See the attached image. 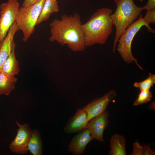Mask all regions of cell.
<instances>
[{
    "label": "cell",
    "mask_w": 155,
    "mask_h": 155,
    "mask_svg": "<svg viewBox=\"0 0 155 155\" xmlns=\"http://www.w3.org/2000/svg\"><path fill=\"white\" fill-rule=\"evenodd\" d=\"M17 79L0 72V95H9L14 89Z\"/></svg>",
    "instance_id": "e0dca14e"
},
{
    "label": "cell",
    "mask_w": 155,
    "mask_h": 155,
    "mask_svg": "<svg viewBox=\"0 0 155 155\" xmlns=\"http://www.w3.org/2000/svg\"><path fill=\"white\" fill-rule=\"evenodd\" d=\"M59 11L57 0H45L36 24V25L42 22L48 20L52 14Z\"/></svg>",
    "instance_id": "9a60e30c"
},
{
    "label": "cell",
    "mask_w": 155,
    "mask_h": 155,
    "mask_svg": "<svg viewBox=\"0 0 155 155\" xmlns=\"http://www.w3.org/2000/svg\"><path fill=\"white\" fill-rule=\"evenodd\" d=\"M116 96L114 90H111L102 97L95 99L82 108L87 113L88 121L105 111L111 101Z\"/></svg>",
    "instance_id": "ba28073f"
},
{
    "label": "cell",
    "mask_w": 155,
    "mask_h": 155,
    "mask_svg": "<svg viewBox=\"0 0 155 155\" xmlns=\"http://www.w3.org/2000/svg\"><path fill=\"white\" fill-rule=\"evenodd\" d=\"M1 42L0 40V48L1 46Z\"/></svg>",
    "instance_id": "cb8c5ba5"
},
{
    "label": "cell",
    "mask_w": 155,
    "mask_h": 155,
    "mask_svg": "<svg viewBox=\"0 0 155 155\" xmlns=\"http://www.w3.org/2000/svg\"><path fill=\"white\" fill-rule=\"evenodd\" d=\"M16 123L19 128L15 137L9 145L10 150L16 154H27L28 151L27 146L32 131L27 123L20 125L17 121Z\"/></svg>",
    "instance_id": "52a82bcc"
},
{
    "label": "cell",
    "mask_w": 155,
    "mask_h": 155,
    "mask_svg": "<svg viewBox=\"0 0 155 155\" xmlns=\"http://www.w3.org/2000/svg\"><path fill=\"white\" fill-rule=\"evenodd\" d=\"M93 139L86 128L72 138L68 145V150L74 155L82 154L88 144Z\"/></svg>",
    "instance_id": "8fae6325"
},
{
    "label": "cell",
    "mask_w": 155,
    "mask_h": 155,
    "mask_svg": "<svg viewBox=\"0 0 155 155\" xmlns=\"http://www.w3.org/2000/svg\"><path fill=\"white\" fill-rule=\"evenodd\" d=\"M18 0H7L0 4V40L2 42L15 22L19 8Z\"/></svg>",
    "instance_id": "8992f818"
},
{
    "label": "cell",
    "mask_w": 155,
    "mask_h": 155,
    "mask_svg": "<svg viewBox=\"0 0 155 155\" xmlns=\"http://www.w3.org/2000/svg\"><path fill=\"white\" fill-rule=\"evenodd\" d=\"M80 15L77 13L62 15L60 19H54L49 24L50 41L65 44L72 51H82L85 48Z\"/></svg>",
    "instance_id": "6da1fadb"
},
{
    "label": "cell",
    "mask_w": 155,
    "mask_h": 155,
    "mask_svg": "<svg viewBox=\"0 0 155 155\" xmlns=\"http://www.w3.org/2000/svg\"><path fill=\"white\" fill-rule=\"evenodd\" d=\"M116 5L115 12L111 15L112 23L116 28L113 51L115 49L121 35L128 27L139 18L143 10L142 6L139 7L133 0H114Z\"/></svg>",
    "instance_id": "3957f363"
},
{
    "label": "cell",
    "mask_w": 155,
    "mask_h": 155,
    "mask_svg": "<svg viewBox=\"0 0 155 155\" xmlns=\"http://www.w3.org/2000/svg\"><path fill=\"white\" fill-rule=\"evenodd\" d=\"M140 1H143L144 0H139Z\"/></svg>",
    "instance_id": "d4e9b609"
},
{
    "label": "cell",
    "mask_w": 155,
    "mask_h": 155,
    "mask_svg": "<svg viewBox=\"0 0 155 155\" xmlns=\"http://www.w3.org/2000/svg\"><path fill=\"white\" fill-rule=\"evenodd\" d=\"M42 146L40 133L35 129L32 131L27 146L28 150L33 155H42Z\"/></svg>",
    "instance_id": "2e32d148"
},
{
    "label": "cell",
    "mask_w": 155,
    "mask_h": 155,
    "mask_svg": "<svg viewBox=\"0 0 155 155\" xmlns=\"http://www.w3.org/2000/svg\"><path fill=\"white\" fill-rule=\"evenodd\" d=\"M88 121L86 112L83 109L78 108L65 125L64 132L67 134L81 132L86 128Z\"/></svg>",
    "instance_id": "30bf717a"
},
{
    "label": "cell",
    "mask_w": 155,
    "mask_h": 155,
    "mask_svg": "<svg viewBox=\"0 0 155 155\" xmlns=\"http://www.w3.org/2000/svg\"><path fill=\"white\" fill-rule=\"evenodd\" d=\"M144 147L142 146L138 143H134L133 149L131 155H147L149 149V146L145 144Z\"/></svg>",
    "instance_id": "ffe728a7"
},
{
    "label": "cell",
    "mask_w": 155,
    "mask_h": 155,
    "mask_svg": "<svg viewBox=\"0 0 155 155\" xmlns=\"http://www.w3.org/2000/svg\"><path fill=\"white\" fill-rule=\"evenodd\" d=\"M155 83V75L149 73V76L146 79L140 82H135L133 86L138 88L140 91L144 90H150Z\"/></svg>",
    "instance_id": "ac0fdd59"
},
{
    "label": "cell",
    "mask_w": 155,
    "mask_h": 155,
    "mask_svg": "<svg viewBox=\"0 0 155 155\" xmlns=\"http://www.w3.org/2000/svg\"><path fill=\"white\" fill-rule=\"evenodd\" d=\"M15 22L9 29L7 34L1 43L0 48V72L2 65L7 59L12 50L14 35L19 30Z\"/></svg>",
    "instance_id": "7c38bea8"
},
{
    "label": "cell",
    "mask_w": 155,
    "mask_h": 155,
    "mask_svg": "<svg viewBox=\"0 0 155 155\" xmlns=\"http://www.w3.org/2000/svg\"><path fill=\"white\" fill-rule=\"evenodd\" d=\"M112 10L107 7L98 9L82 24L85 46L104 44L113 32L111 18Z\"/></svg>",
    "instance_id": "7a4b0ae2"
},
{
    "label": "cell",
    "mask_w": 155,
    "mask_h": 155,
    "mask_svg": "<svg viewBox=\"0 0 155 155\" xmlns=\"http://www.w3.org/2000/svg\"><path fill=\"white\" fill-rule=\"evenodd\" d=\"M145 26L148 31L154 33L155 30L147 25L140 14L139 18L129 26L121 35L117 42V50L123 59L126 63H130L134 62L140 69H143L138 64L137 59L134 58L132 53L131 45L133 39L141 28Z\"/></svg>",
    "instance_id": "277c9868"
},
{
    "label": "cell",
    "mask_w": 155,
    "mask_h": 155,
    "mask_svg": "<svg viewBox=\"0 0 155 155\" xmlns=\"http://www.w3.org/2000/svg\"><path fill=\"white\" fill-rule=\"evenodd\" d=\"M45 0H38L27 7H20L15 21L23 32L22 40L26 42L34 33Z\"/></svg>",
    "instance_id": "5b68a950"
},
{
    "label": "cell",
    "mask_w": 155,
    "mask_h": 155,
    "mask_svg": "<svg viewBox=\"0 0 155 155\" xmlns=\"http://www.w3.org/2000/svg\"><path fill=\"white\" fill-rule=\"evenodd\" d=\"M143 10L146 9L150 10L155 9V0H148L147 4L143 6H142Z\"/></svg>",
    "instance_id": "7402d4cb"
},
{
    "label": "cell",
    "mask_w": 155,
    "mask_h": 155,
    "mask_svg": "<svg viewBox=\"0 0 155 155\" xmlns=\"http://www.w3.org/2000/svg\"><path fill=\"white\" fill-rule=\"evenodd\" d=\"M140 91L137 98L134 102L133 106H138L146 103L151 100L152 95L150 90H144Z\"/></svg>",
    "instance_id": "d6986e66"
},
{
    "label": "cell",
    "mask_w": 155,
    "mask_h": 155,
    "mask_svg": "<svg viewBox=\"0 0 155 155\" xmlns=\"http://www.w3.org/2000/svg\"><path fill=\"white\" fill-rule=\"evenodd\" d=\"M15 48L16 44L14 41L11 52L2 66L1 71L9 76H15L19 73L20 71L18 67L19 62L15 56Z\"/></svg>",
    "instance_id": "4fadbf2b"
},
{
    "label": "cell",
    "mask_w": 155,
    "mask_h": 155,
    "mask_svg": "<svg viewBox=\"0 0 155 155\" xmlns=\"http://www.w3.org/2000/svg\"><path fill=\"white\" fill-rule=\"evenodd\" d=\"M108 112L105 111L89 121L86 128L93 139H96L101 142H104L103 134L104 130L108 124Z\"/></svg>",
    "instance_id": "9c48e42d"
},
{
    "label": "cell",
    "mask_w": 155,
    "mask_h": 155,
    "mask_svg": "<svg viewBox=\"0 0 155 155\" xmlns=\"http://www.w3.org/2000/svg\"><path fill=\"white\" fill-rule=\"evenodd\" d=\"M38 0H24L22 6L27 7L35 3Z\"/></svg>",
    "instance_id": "603a6c76"
},
{
    "label": "cell",
    "mask_w": 155,
    "mask_h": 155,
    "mask_svg": "<svg viewBox=\"0 0 155 155\" xmlns=\"http://www.w3.org/2000/svg\"><path fill=\"white\" fill-rule=\"evenodd\" d=\"M143 19L146 23L150 26V23L155 24V9L150 10H147L145 16Z\"/></svg>",
    "instance_id": "44dd1931"
},
{
    "label": "cell",
    "mask_w": 155,
    "mask_h": 155,
    "mask_svg": "<svg viewBox=\"0 0 155 155\" xmlns=\"http://www.w3.org/2000/svg\"><path fill=\"white\" fill-rule=\"evenodd\" d=\"M126 140L123 135L115 134L112 135L110 140L111 155H125Z\"/></svg>",
    "instance_id": "5bb4252c"
}]
</instances>
